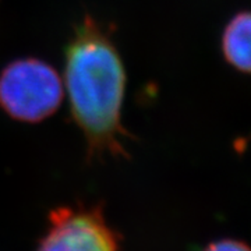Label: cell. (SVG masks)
I'll use <instances>...</instances> for the list:
<instances>
[{
	"label": "cell",
	"instance_id": "6da1fadb",
	"mask_svg": "<svg viewBox=\"0 0 251 251\" xmlns=\"http://www.w3.org/2000/svg\"><path fill=\"white\" fill-rule=\"evenodd\" d=\"M64 56L70 112L87 140L88 159L127 158L130 134L122 123L126 70L106 28L85 14L73 29Z\"/></svg>",
	"mask_w": 251,
	"mask_h": 251
},
{
	"label": "cell",
	"instance_id": "7a4b0ae2",
	"mask_svg": "<svg viewBox=\"0 0 251 251\" xmlns=\"http://www.w3.org/2000/svg\"><path fill=\"white\" fill-rule=\"evenodd\" d=\"M62 99V78L44 60L18 59L0 74V106L18 122L45 120L59 109Z\"/></svg>",
	"mask_w": 251,
	"mask_h": 251
},
{
	"label": "cell",
	"instance_id": "3957f363",
	"mask_svg": "<svg viewBox=\"0 0 251 251\" xmlns=\"http://www.w3.org/2000/svg\"><path fill=\"white\" fill-rule=\"evenodd\" d=\"M119 237L99 206H62L49 215V226L36 251H117Z\"/></svg>",
	"mask_w": 251,
	"mask_h": 251
},
{
	"label": "cell",
	"instance_id": "277c9868",
	"mask_svg": "<svg viewBox=\"0 0 251 251\" xmlns=\"http://www.w3.org/2000/svg\"><path fill=\"white\" fill-rule=\"evenodd\" d=\"M222 52L226 62L236 70L250 73V14L240 11L225 27Z\"/></svg>",
	"mask_w": 251,
	"mask_h": 251
},
{
	"label": "cell",
	"instance_id": "5b68a950",
	"mask_svg": "<svg viewBox=\"0 0 251 251\" xmlns=\"http://www.w3.org/2000/svg\"><path fill=\"white\" fill-rule=\"evenodd\" d=\"M204 251H250L249 247L243 242L232 240V239H225L219 242L211 243Z\"/></svg>",
	"mask_w": 251,
	"mask_h": 251
}]
</instances>
